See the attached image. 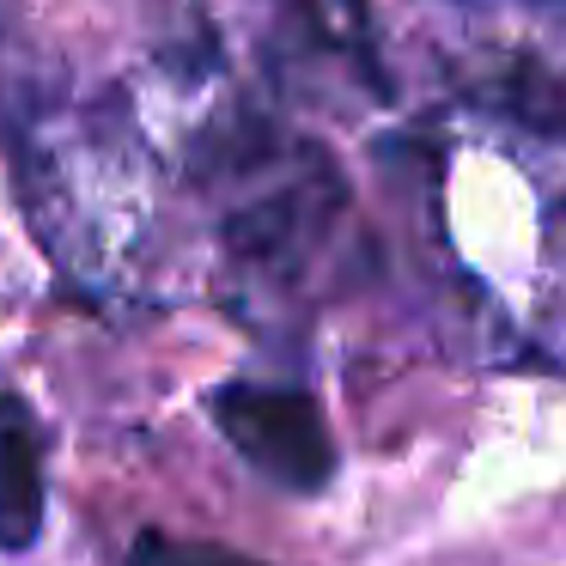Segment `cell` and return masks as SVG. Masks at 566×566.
I'll use <instances>...</instances> for the list:
<instances>
[{
  "label": "cell",
  "instance_id": "6da1fadb",
  "mask_svg": "<svg viewBox=\"0 0 566 566\" xmlns=\"http://www.w3.org/2000/svg\"><path fill=\"white\" fill-rule=\"evenodd\" d=\"M140 153L123 123H92L62 128L50 140H31L19 165V189L38 220V238L55 250V262L74 274L116 269L111 256L128 250V232L116 213H140Z\"/></svg>",
  "mask_w": 566,
  "mask_h": 566
},
{
  "label": "cell",
  "instance_id": "277c9868",
  "mask_svg": "<svg viewBox=\"0 0 566 566\" xmlns=\"http://www.w3.org/2000/svg\"><path fill=\"white\" fill-rule=\"evenodd\" d=\"M43 530V432L25 396L0 390V554H25Z\"/></svg>",
  "mask_w": 566,
  "mask_h": 566
},
{
  "label": "cell",
  "instance_id": "3957f363",
  "mask_svg": "<svg viewBox=\"0 0 566 566\" xmlns=\"http://www.w3.org/2000/svg\"><path fill=\"white\" fill-rule=\"evenodd\" d=\"M269 55L281 62V74H305V62H335V74L366 80L371 98H384L366 0H274Z\"/></svg>",
  "mask_w": 566,
  "mask_h": 566
},
{
  "label": "cell",
  "instance_id": "5b68a950",
  "mask_svg": "<svg viewBox=\"0 0 566 566\" xmlns=\"http://www.w3.org/2000/svg\"><path fill=\"white\" fill-rule=\"evenodd\" d=\"M128 566H262V560H250V554H238V548H220V542H184V536L147 530V536H135V548H128Z\"/></svg>",
  "mask_w": 566,
  "mask_h": 566
},
{
  "label": "cell",
  "instance_id": "7a4b0ae2",
  "mask_svg": "<svg viewBox=\"0 0 566 566\" xmlns=\"http://www.w3.org/2000/svg\"><path fill=\"white\" fill-rule=\"evenodd\" d=\"M208 415L226 432L238 457L256 469L262 481H274L281 493H323L335 475V439L323 420L317 396L293 390V384H256L232 378L220 390H208Z\"/></svg>",
  "mask_w": 566,
  "mask_h": 566
}]
</instances>
